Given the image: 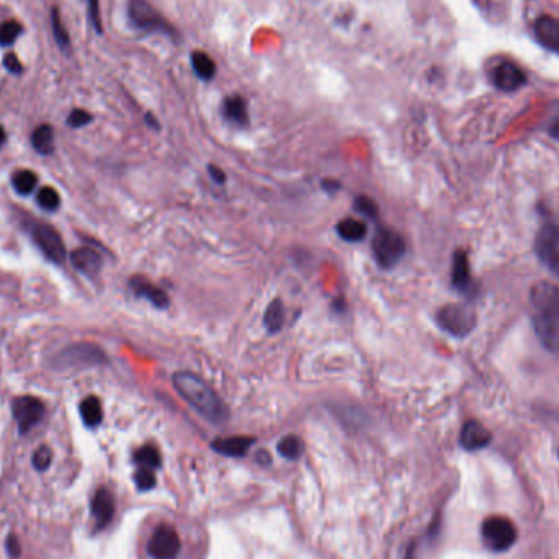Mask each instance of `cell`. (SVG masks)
<instances>
[{
  "label": "cell",
  "instance_id": "d590c367",
  "mask_svg": "<svg viewBox=\"0 0 559 559\" xmlns=\"http://www.w3.org/2000/svg\"><path fill=\"white\" fill-rule=\"evenodd\" d=\"M87 4H88V17H91L93 28L97 29V33H102V18H100L98 0H87Z\"/></svg>",
  "mask_w": 559,
  "mask_h": 559
},
{
  "label": "cell",
  "instance_id": "4316f807",
  "mask_svg": "<svg viewBox=\"0 0 559 559\" xmlns=\"http://www.w3.org/2000/svg\"><path fill=\"white\" fill-rule=\"evenodd\" d=\"M303 452H304V443L301 438H298L296 435L284 437L283 440L278 443V453L287 458V460H298V458L303 455Z\"/></svg>",
  "mask_w": 559,
  "mask_h": 559
},
{
  "label": "cell",
  "instance_id": "f35d334b",
  "mask_svg": "<svg viewBox=\"0 0 559 559\" xmlns=\"http://www.w3.org/2000/svg\"><path fill=\"white\" fill-rule=\"evenodd\" d=\"M208 171H209V173H211V178H213L214 182H218V183H224V182H226V176H224V172H223V171H219L218 167L209 166V167H208Z\"/></svg>",
  "mask_w": 559,
  "mask_h": 559
},
{
  "label": "cell",
  "instance_id": "8fae6325",
  "mask_svg": "<svg viewBox=\"0 0 559 559\" xmlns=\"http://www.w3.org/2000/svg\"><path fill=\"white\" fill-rule=\"evenodd\" d=\"M33 241L41 249V252L49 261L54 263H63L66 258V247H64L63 237L53 226L44 223H37L32 228Z\"/></svg>",
  "mask_w": 559,
  "mask_h": 559
},
{
  "label": "cell",
  "instance_id": "7402d4cb",
  "mask_svg": "<svg viewBox=\"0 0 559 559\" xmlns=\"http://www.w3.org/2000/svg\"><path fill=\"white\" fill-rule=\"evenodd\" d=\"M79 412H81V417L84 423H86L87 427H98L100 422H102L103 419V411H102V404L95 396H88L84 399L81 402V406H79Z\"/></svg>",
  "mask_w": 559,
  "mask_h": 559
},
{
  "label": "cell",
  "instance_id": "e575fe53",
  "mask_svg": "<svg viewBox=\"0 0 559 559\" xmlns=\"http://www.w3.org/2000/svg\"><path fill=\"white\" fill-rule=\"evenodd\" d=\"M355 209L360 211L362 214H365L368 218H376L378 216V206L376 203L373 202L371 198L368 197H358L355 199Z\"/></svg>",
  "mask_w": 559,
  "mask_h": 559
},
{
  "label": "cell",
  "instance_id": "7c38bea8",
  "mask_svg": "<svg viewBox=\"0 0 559 559\" xmlns=\"http://www.w3.org/2000/svg\"><path fill=\"white\" fill-rule=\"evenodd\" d=\"M491 81L499 91L515 92L527 84V76L515 63L502 61L491 69Z\"/></svg>",
  "mask_w": 559,
  "mask_h": 559
},
{
  "label": "cell",
  "instance_id": "ee69618b",
  "mask_svg": "<svg viewBox=\"0 0 559 559\" xmlns=\"http://www.w3.org/2000/svg\"><path fill=\"white\" fill-rule=\"evenodd\" d=\"M5 138H7V134H5V129L0 126V147L4 146V143H5Z\"/></svg>",
  "mask_w": 559,
  "mask_h": 559
},
{
  "label": "cell",
  "instance_id": "ac0fdd59",
  "mask_svg": "<svg viewBox=\"0 0 559 559\" xmlns=\"http://www.w3.org/2000/svg\"><path fill=\"white\" fill-rule=\"evenodd\" d=\"M223 117L228 119L229 123L236 124V126H247L249 124V112H247V102L246 98L241 95H229L223 100L221 105Z\"/></svg>",
  "mask_w": 559,
  "mask_h": 559
},
{
  "label": "cell",
  "instance_id": "8992f818",
  "mask_svg": "<svg viewBox=\"0 0 559 559\" xmlns=\"http://www.w3.org/2000/svg\"><path fill=\"white\" fill-rule=\"evenodd\" d=\"M107 362L105 352L95 343H74V346L64 348L54 357V367L56 368H82L102 365Z\"/></svg>",
  "mask_w": 559,
  "mask_h": 559
},
{
  "label": "cell",
  "instance_id": "74e56055",
  "mask_svg": "<svg viewBox=\"0 0 559 559\" xmlns=\"http://www.w3.org/2000/svg\"><path fill=\"white\" fill-rule=\"evenodd\" d=\"M7 551H8V555L12 556V558H17L20 555L18 538L15 537V535H12V533H10L8 538H7Z\"/></svg>",
  "mask_w": 559,
  "mask_h": 559
},
{
  "label": "cell",
  "instance_id": "52a82bcc",
  "mask_svg": "<svg viewBox=\"0 0 559 559\" xmlns=\"http://www.w3.org/2000/svg\"><path fill=\"white\" fill-rule=\"evenodd\" d=\"M371 249L379 265L383 268H391L406 254V242L396 231L383 228L374 234Z\"/></svg>",
  "mask_w": 559,
  "mask_h": 559
},
{
  "label": "cell",
  "instance_id": "8d00e7d4",
  "mask_svg": "<svg viewBox=\"0 0 559 559\" xmlns=\"http://www.w3.org/2000/svg\"><path fill=\"white\" fill-rule=\"evenodd\" d=\"M4 66H5V69H7L8 72L15 74V76H20V74L23 72L22 63H20V59L17 58V54H13V53H8L7 56L4 58Z\"/></svg>",
  "mask_w": 559,
  "mask_h": 559
},
{
  "label": "cell",
  "instance_id": "f546056e",
  "mask_svg": "<svg viewBox=\"0 0 559 559\" xmlns=\"http://www.w3.org/2000/svg\"><path fill=\"white\" fill-rule=\"evenodd\" d=\"M37 203L44 211H54L61 204V197L53 187H43L37 195Z\"/></svg>",
  "mask_w": 559,
  "mask_h": 559
},
{
  "label": "cell",
  "instance_id": "f1b7e54d",
  "mask_svg": "<svg viewBox=\"0 0 559 559\" xmlns=\"http://www.w3.org/2000/svg\"><path fill=\"white\" fill-rule=\"evenodd\" d=\"M51 25H53L54 39H56V43L59 44V48H61L63 51L67 53L69 49H71V39H69L66 27H64L63 22H61V17H59L58 8H53V12H51Z\"/></svg>",
  "mask_w": 559,
  "mask_h": 559
},
{
  "label": "cell",
  "instance_id": "3957f363",
  "mask_svg": "<svg viewBox=\"0 0 559 559\" xmlns=\"http://www.w3.org/2000/svg\"><path fill=\"white\" fill-rule=\"evenodd\" d=\"M437 324L450 336L463 338L476 327V313L469 304H447L437 313Z\"/></svg>",
  "mask_w": 559,
  "mask_h": 559
},
{
  "label": "cell",
  "instance_id": "d6a6232c",
  "mask_svg": "<svg viewBox=\"0 0 559 559\" xmlns=\"http://www.w3.org/2000/svg\"><path fill=\"white\" fill-rule=\"evenodd\" d=\"M134 481H136V486L141 489V491H147V489H152L154 484H156V476H154V469L139 468L138 473L134 474Z\"/></svg>",
  "mask_w": 559,
  "mask_h": 559
},
{
  "label": "cell",
  "instance_id": "60d3db41",
  "mask_svg": "<svg viewBox=\"0 0 559 559\" xmlns=\"http://www.w3.org/2000/svg\"><path fill=\"white\" fill-rule=\"evenodd\" d=\"M550 134H551V138H555L559 141V119L550 126Z\"/></svg>",
  "mask_w": 559,
  "mask_h": 559
},
{
  "label": "cell",
  "instance_id": "5bb4252c",
  "mask_svg": "<svg viewBox=\"0 0 559 559\" xmlns=\"http://www.w3.org/2000/svg\"><path fill=\"white\" fill-rule=\"evenodd\" d=\"M535 39L548 51L559 53V18L551 15H541L533 23Z\"/></svg>",
  "mask_w": 559,
  "mask_h": 559
},
{
  "label": "cell",
  "instance_id": "b9f144b4",
  "mask_svg": "<svg viewBox=\"0 0 559 559\" xmlns=\"http://www.w3.org/2000/svg\"><path fill=\"white\" fill-rule=\"evenodd\" d=\"M257 460L262 461L263 465H265V463L270 461V455H268V453H265V452H258L257 453Z\"/></svg>",
  "mask_w": 559,
  "mask_h": 559
},
{
  "label": "cell",
  "instance_id": "5b68a950",
  "mask_svg": "<svg viewBox=\"0 0 559 559\" xmlns=\"http://www.w3.org/2000/svg\"><path fill=\"white\" fill-rule=\"evenodd\" d=\"M128 15L134 27L143 29V32L162 33L172 39H176L173 37H177V32L173 29L172 25L161 17L152 5L144 2V0H131L128 7Z\"/></svg>",
  "mask_w": 559,
  "mask_h": 559
},
{
  "label": "cell",
  "instance_id": "30bf717a",
  "mask_svg": "<svg viewBox=\"0 0 559 559\" xmlns=\"http://www.w3.org/2000/svg\"><path fill=\"white\" fill-rule=\"evenodd\" d=\"M147 551L154 559H176L180 551V538L176 528L161 523L149 540Z\"/></svg>",
  "mask_w": 559,
  "mask_h": 559
},
{
  "label": "cell",
  "instance_id": "9c48e42d",
  "mask_svg": "<svg viewBox=\"0 0 559 559\" xmlns=\"http://www.w3.org/2000/svg\"><path fill=\"white\" fill-rule=\"evenodd\" d=\"M12 414L17 421L18 432L25 435L41 422L44 417V404L38 397L20 396L12 402Z\"/></svg>",
  "mask_w": 559,
  "mask_h": 559
},
{
  "label": "cell",
  "instance_id": "4dcf8cb0",
  "mask_svg": "<svg viewBox=\"0 0 559 559\" xmlns=\"http://www.w3.org/2000/svg\"><path fill=\"white\" fill-rule=\"evenodd\" d=\"M20 33H22V25L15 22V20L0 23V44L2 46H10V44L17 41Z\"/></svg>",
  "mask_w": 559,
  "mask_h": 559
},
{
  "label": "cell",
  "instance_id": "83f0119b",
  "mask_svg": "<svg viewBox=\"0 0 559 559\" xmlns=\"http://www.w3.org/2000/svg\"><path fill=\"white\" fill-rule=\"evenodd\" d=\"M12 183L15 192L20 195H28L33 192L34 187H37L38 176L33 171H18L13 173Z\"/></svg>",
  "mask_w": 559,
  "mask_h": 559
},
{
  "label": "cell",
  "instance_id": "836d02e7",
  "mask_svg": "<svg viewBox=\"0 0 559 559\" xmlns=\"http://www.w3.org/2000/svg\"><path fill=\"white\" fill-rule=\"evenodd\" d=\"M92 121V114L86 112V110H72L71 114L67 117V124L71 128H82Z\"/></svg>",
  "mask_w": 559,
  "mask_h": 559
},
{
  "label": "cell",
  "instance_id": "4fadbf2b",
  "mask_svg": "<svg viewBox=\"0 0 559 559\" xmlns=\"http://www.w3.org/2000/svg\"><path fill=\"white\" fill-rule=\"evenodd\" d=\"M452 284L453 288H456L465 296H474L476 294V283H474L471 277V268H469L465 251H456L455 256H453Z\"/></svg>",
  "mask_w": 559,
  "mask_h": 559
},
{
  "label": "cell",
  "instance_id": "277c9868",
  "mask_svg": "<svg viewBox=\"0 0 559 559\" xmlns=\"http://www.w3.org/2000/svg\"><path fill=\"white\" fill-rule=\"evenodd\" d=\"M481 537L491 551L504 553L515 545L518 532L513 522L507 517H487L481 525Z\"/></svg>",
  "mask_w": 559,
  "mask_h": 559
},
{
  "label": "cell",
  "instance_id": "44dd1931",
  "mask_svg": "<svg viewBox=\"0 0 559 559\" xmlns=\"http://www.w3.org/2000/svg\"><path fill=\"white\" fill-rule=\"evenodd\" d=\"M190 61H192V67L195 74H197L198 79H202L204 82L213 81L214 76H216V64L211 58L208 56L206 53L203 51H195L190 56Z\"/></svg>",
  "mask_w": 559,
  "mask_h": 559
},
{
  "label": "cell",
  "instance_id": "ab89813d",
  "mask_svg": "<svg viewBox=\"0 0 559 559\" xmlns=\"http://www.w3.org/2000/svg\"><path fill=\"white\" fill-rule=\"evenodd\" d=\"M322 185H324V188L327 190V192H337V190L341 188V185H338V183H336V182H329V180H324V182H322Z\"/></svg>",
  "mask_w": 559,
  "mask_h": 559
},
{
  "label": "cell",
  "instance_id": "7bdbcfd3",
  "mask_svg": "<svg viewBox=\"0 0 559 559\" xmlns=\"http://www.w3.org/2000/svg\"><path fill=\"white\" fill-rule=\"evenodd\" d=\"M146 121H147V124L151 128H154V129H159V123L156 121V119L152 118V114H146Z\"/></svg>",
  "mask_w": 559,
  "mask_h": 559
},
{
  "label": "cell",
  "instance_id": "2e32d148",
  "mask_svg": "<svg viewBox=\"0 0 559 559\" xmlns=\"http://www.w3.org/2000/svg\"><path fill=\"white\" fill-rule=\"evenodd\" d=\"M129 287H131L134 296L147 299V301L152 303L156 308H167L169 303H171V299H169L167 293L164 291V289H161L159 287H156V284H152L151 282H147V280H144V278H139V277L131 278Z\"/></svg>",
  "mask_w": 559,
  "mask_h": 559
},
{
  "label": "cell",
  "instance_id": "ba28073f",
  "mask_svg": "<svg viewBox=\"0 0 559 559\" xmlns=\"http://www.w3.org/2000/svg\"><path fill=\"white\" fill-rule=\"evenodd\" d=\"M535 254L540 262L559 278V226L555 223L543 224L535 237Z\"/></svg>",
  "mask_w": 559,
  "mask_h": 559
},
{
  "label": "cell",
  "instance_id": "d6986e66",
  "mask_svg": "<svg viewBox=\"0 0 559 559\" xmlns=\"http://www.w3.org/2000/svg\"><path fill=\"white\" fill-rule=\"evenodd\" d=\"M71 262L76 267V270L87 277L97 275L100 268H102V257L91 247H81L74 251L71 254Z\"/></svg>",
  "mask_w": 559,
  "mask_h": 559
},
{
  "label": "cell",
  "instance_id": "603a6c76",
  "mask_svg": "<svg viewBox=\"0 0 559 559\" xmlns=\"http://www.w3.org/2000/svg\"><path fill=\"white\" fill-rule=\"evenodd\" d=\"M337 232L343 241L358 242L367 236V226L365 223L358 221V219L347 218L337 224Z\"/></svg>",
  "mask_w": 559,
  "mask_h": 559
},
{
  "label": "cell",
  "instance_id": "1f68e13d",
  "mask_svg": "<svg viewBox=\"0 0 559 559\" xmlns=\"http://www.w3.org/2000/svg\"><path fill=\"white\" fill-rule=\"evenodd\" d=\"M51 461H53V453L48 447H44V445L39 447L38 450L33 453L32 463H33L34 469H38V471H46L49 465H51Z\"/></svg>",
  "mask_w": 559,
  "mask_h": 559
},
{
  "label": "cell",
  "instance_id": "9a60e30c",
  "mask_svg": "<svg viewBox=\"0 0 559 559\" xmlns=\"http://www.w3.org/2000/svg\"><path fill=\"white\" fill-rule=\"evenodd\" d=\"M492 440L491 432L478 421H468L461 428L460 443L468 452H478L486 448Z\"/></svg>",
  "mask_w": 559,
  "mask_h": 559
},
{
  "label": "cell",
  "instance_id": "7a4b0ae2",
  "mask_svg": "<svg viewBox=\"0 0 559 559\" xmlns=\"http://www.w3.org/2000/svg\"><path fill=\"white\" fill-rule=\"evenodd\" d=\"M172 381L178 394L209 422L223 423L228 421L229 411L226 404L203 379L188 371H180L173 374Z\"/></svg>",
  "mask_w": 559,
  "mask_h": 559
},
{
  "label": "cell",
  "instance_id": "ffe728a7",
  "mask_svg": "<svg viewBox=\"0 0 559 559\" xmlns=\"http://www.w3.org/2000/svg\"><path fill=\"white\" fill-rule=\"evenodd\" d=\"M252 437H228L213 442V450L226 456H244L252 447Z\"/></svg>",
  "mask_w": 559,
  "mask_h": 559
},
{
  "label": "cell",
  "instance_id": "e0dca14e",
  "mask_svg": "<svg viewBox=\"0 0 559 559\" xmlns=\"http://www.w3.org/2000/svg\"><path fill=\"white\" fill-rule=\"evenodd\" d=\"M113 513L114 501L112 492L105 487L98 489L92 499V515L95 517V522H97V528L107 527L108 522L112 520Z\"/></svg>",
  "mask_w": 559,
  "mask_h": 559
},
{
  "label": "cell",
  "instance_id": "d4e9b609",
  "mask_svg": "<svg viewBox=\"0 0 559 559\" xmlns=\"http://www.w3.org/2000/svg\"><path fill=\"white\" fill-rule=\"evenodd\" d=\"M263 321H265V327L268 329V332L272 334L280 332V329H282L284 324V308L280 299H275V301L268 304L265 316H263Z\"/></svg>",
  "mask_w": 559,
  "mask_h": 559
},
{
  "label": "cell",
  "instance_id": "cb8c5ba5",
  "mask_svg": "<svg viewBox=\"0 0 559 559\" xmlns=\"http://www.w3.org/2000/svg\"><path fill=\"white\" fill-rule=\"evenodd\" d=\"M32 144L34 151L48 156L54 151V131L49 124H41L32 134Z\"/></svg>",
  "mask_w": 559,
  "mask_h": 559
},
{
  "label": "cell",
  "instance_id": "484cf974",
  "mask_svg": "<svg viewBox=\"0 0 559 559\" xmlns=\"http://www.w3.org/2000/svg\"><path fill=\"white\" fill-rule=\"evenodd\" d=\"M134 461L138 463L139 468L156 469L161 466V453H159L156 447L144 445L134 453Z\"/></svg>",
  "mask_w": 559,
  "mask_h": 559
},
{
  "label": "cell",
  "instance_id": "6da1fadb",
  "mask_svg": "<svg viewBox=\"0 0 559 559\" xmlns=\"http://www.w3.org/2000/svg\"><path fill=\"white\" fill-rule=\"evenodd\" d=\"M530 317L541 346L559 353V288L540 282L530 291Z\"/></svg>",
  "mask_w": 559,
  "mask_h": 559
}]
</instances>
